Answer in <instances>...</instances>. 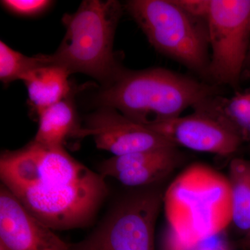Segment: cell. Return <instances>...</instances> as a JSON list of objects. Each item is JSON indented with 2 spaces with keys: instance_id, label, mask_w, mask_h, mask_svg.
I'll return each instance as SVG.
<instances>
[{
  "instance_id": "cell-1",
  "label": "cell",
  "mask_w": 250,
  "mask_h": 250,
  "mask_svg": "<svg viewBox=\"0 0 250 250\" xmlns=\"http://www.w3.org/2000/svg\"><path fill=\"white\" fill-rule=\"evenodd\" d=\"M0 178L31 215L54 231L91 225L108 195L106 179L64 146L34 140L1 152Z\"/></svg>"
},
{
  "instance_id": "cell-2",
  "label": "cell",
  "mask_w": 250,
  "mask_h": 250,
  "mask_svg": "<svg viewBox=\"0 0 250 250\" xmlns=\"http://www.w3.org/2000/svg\"><path fill=\"white\" fill-rule=\"evenodd\" d=\"M218 93V87L164 67L124 68L97 99L100 106L150 127L180 117L187 108Z\"/></svg>"
},
{
  "instance_id": "cell-3",
  "label": "cell",
  "mask_w": 250,
  "mask_h": 250,
  "mask_svg": "<svg viewBox=\"0 0 250 250\" xmlns=\"http://www.w3.org/2000/svg\"><path fill=\"white\" fill-rule=\"evenodd\" d=\"M163 203L174 239L185 246H197L232 223L228 178L205 164H192L179 174Z\"/></svg>"
},
{
  "instance_id": "cell-4",
  "label": "cell",
  "mask_w": 250,
  "mask_h": 250,
  "mask_svg": "<svg viewBox=\"0 0 250 250\" xmlns=\"http://www.w3.org/2000/svg\"><path fill=\"white\" fill-rule=\"evenodd\" d=\"M125 6L116 0H85L74 14L64 15L63 40L54 54L45 55L49 65L84 74L103 87L124 69L113 49L115 33Z\"/></svg>"
},
{
  "instance_id": "cell-5",
  "label": "cell",
  "mask_w": 250,
  "mask_h": 250,
  "mask_svg": "<svg viewBox=\"0 0 250 250\" xmlns=\"http://www.w3.org/2000/svg\"><path fill=\"white\" fill-rule=\"evenodd\" d=\"M124 6L158 52L208 83L210 50L206 20L190 14L174 0H129Z\"/></svg>"
},
{
  "instance_id": "cell-6",
  "label": "cell",
  "mask_w": 250,
  "mask_h": 250,
  "mask_svg": "<svg viewBox=\"0 0 250 250\" xmlns=\"http://www.w3.org/2000/svg\"><path fill=\"white\" fill-rule=\"evenodd\" d=\"M154 186L122 198L89 236L72 246L79 250H155L154 228L164 196Z\"/></svg>"
},
{
  "instance_id": "cell-7",
  "label": "cell",
  "mask_w": 250,
  "mask_h": 250,
  "mask_svg": "<svg viewBox=\"0 0 250 250\" xmlns=\"http://www.w3.org/2000/svg\"><path fill=\"white\" fill-rule=\"evenodd\" d=\"M208 83L239 90L250 41V0H208Z\"/></svg>"
},
{
  "instance_id": "cell-8",
  "label": "cell",
  "mask_w": 250,
  "mask_h": 250,
  "mask_svg": "<svg viewBox=\"0 0 250 250\" xmlns=\"http://www.w3.org/2000/svg\"><path fill=\"white\" fill-rule=\"evenodd\" d=\"M91 136L99 149L113 156L166 147H177L147 126L131 121L115 108L102 106L85 118L77 139Z\"/></svg>"
},
{
  "instance_id": "cell-9",
  "label": "cell",
  "mask_w": 250,
  "mask_h": 250,
  "mask_svg": "<svg viewBox=\"0 0 250 250\" xmlns=\"http://www.w3.org/2000/svg\"><path fill=\"white\" fill-rule=\"evenodd\" d=\"M0 245L6 250H70V243L31 215L1 184Z\"/></svg>"
},
{
  "instance_id": "cell-10",
  "label": "cell",
  "mask_w": 250,
  "mask_h": 250,
  "mask_svg": "<svg viewBox=\"0 0 250 250\" xmlns=\"http://www.w3.org/2000/svg\"><path fill=\"white\" fill-rule=\"evenodd\" d=\"M149 129L164 136L176 146L218 155H231L243 141L216 122L200 113L178 117L150 126Z\"/></svg>"
},
{
  "instance_id": "cell-11",
  "label": "cell",
  "mask_w": 250,
  "mask_h": 250,
  "mask_svg": "<svg viewBox=\"0 0 250 250\" xmlns=\"http://www.w3.org/2000/svg\"><path fill=\"white\" fill-rule=\"evenodd\" d=\"M182 160L177 147H166L113 156L98 167L104 178L112 177L131 188L151 187L159 184Z\"/></svg>"
},
{
  "instance_id": "cell-12",
  "label": "cell",
  "mask_w": 250,
  "mask_h": 250,
  "mask_svg": "<svg viewBox=\"0 0 250 250\" xmlns=\"http://www.w3.org/2000/svg\"><path fill=\"white\" fill-rule=\"evenodd\" d=\"M192 108L236 135L243 143H250V88L237 90L230 97L210 95Z\"/></svg>"
},
{
  "instance_id": "cell-13",
  "label": "cell",
  "mask_w": 250,
  "mask_h": 250,
  "mask_svg": "<svg viewBox=\"0 0 250 250\" xmlns=\"http://www.w3.org/2000/svg\"><path fill=\"white\" fill-rule=\"evenodd\" d=\"M70 75L63 67L45 65L36 67L23 77L29 102L36 114L70 96Z\"/></svg>"
},
{
  "instance_id": "cell-14",
  "label": "cell",
  "mask_w": 250,
  "mask_h": 250,
  "mask_svg": "<svg viewBox=\"0 0 250 250\" xmlns=\"http://www.w3.org/2000/svg\"><path fill=\"white\" fill-rule=\"evenodd\" d=\"M34 141L49 146H64L70 138H76L81 125L70 96L40 112Z\"/></svg>"
},
{
  "instance_id": "cell-15",
  "label": "cell",
  "mask_w": 250,
  "mask_h": 250,
  "mask_svg": "<svg viewBox=\"0 0 250 250\" xmlns=\"http://www.w3.org/2000/svg\"><path fill=\"white\" fill-rule=\"evenodd\" d=\"M232 198V223L245 233L250 231V161L236 158L229 167Z\"/></svg>"
},
{
  "instance_id": "cell-16",
  "label": "cell",
  "mask_w": 250,
  "mask_h": 250,
  "mask_svg": "<svg viewBox=\"0 0 250 250\" xmlns=\"http://www.w3.org/2000/svg\"><path fill=\"white\" fill-rule=\"evenodd\" d=\"M45 65H49L45 54L27 57L0 42V80L5 84L22 81L31 70Z\"/></svg>"
},
{
  "instance_id": "cell-17",
  "label": "cell",
  "mask_w": 250,
  "mask_h": 250,
  "mask_svg": "<svg viewBox=\"0 0 250 250\" xmlns=\"http://www.w3.org/2000/svg\"><path fill=\"white\" fill-rule=\"evenodd\" d=\"M4 8L15 14L32 16L41 14L48 9L52 1L48 0H4L1 1Z\"/></svg>"
},
{
  "instance_id": "cell-18",
  "label": "cell",
  "mask_w": 250,
  "mask_h": 250,
  "mask_svg": "<svg viewBox=\"0 0 250 250\" xmlns=\"http://www.w3.org/2000/svg\"><path fill=\"white\" fill-rule=\"evenodd\" d=\"M250 81V41L249 48H248V54L246 62H245L244 67H243V74H242L241 82L243 81Z\"/></svg>"
},
{
  "instance_id": "cell-19",
  "label": "cell",
  "mask_w": 250,
  "mask_h": 250,
  "mask_svg": "<svg viewBox=\"0 0 250 250\" xmlns=\"http://www.w3.org/2000/svg\"><path fill=\"white\" fill-rule=\"evenodd\" d=\"M243 246L246 250H250V231L245 235L244 239L243 240Z\"/></svg>"
},
{
  "instance_id": "cell-20",
  "label": "cell",
  "mask_w": 250,
  "mask_h": 250,
  "mask_svg": "<svg viewBox=\"0 0 250 250\" xmlns=\"http://www.w3.org/2000/svg\"><path fill=\"white\" fill-rule=\"evenodd\" d=\"M70 250H79L75 249V248H73V247L72 246L71 243H70Z\"/></svg>"
},
{
  "instance_id": "cell-21",
  "label": "cell",
  "mask_w": 250,
  "mask_h": 250,
  "mask_svg": "<svg viewBox=\"0 0 250 250\" xmlns=\"http://www.w3.org/2000/svg\"><path fill=\"white\" fill-rule=\"evenodd\" d=\"M0 250H6L5 249L4 247H3L2 246H1V245H0Z\"/></svg>"
}]
</instances>
